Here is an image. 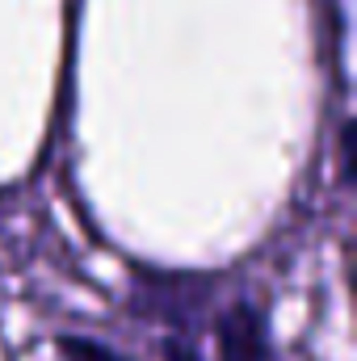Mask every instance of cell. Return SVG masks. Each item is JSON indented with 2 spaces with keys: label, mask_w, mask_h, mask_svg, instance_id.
<instances>
[{
  "label": "cell",
  "mask_w": 357,
  "mask_h": 361,
  "mask_svg": "<svg viewBox=\"0 0 357 361\" xmlns=\"http://www.w3.org/2000/svg\"><path fill=\"white\" fill-rule=\"evenodd\" d=\"M219 361H261V315L253 307H231L219 319Z\"/></svg>",
  "instance_id": "obj_1"
},
{
  "label": "cell",
  "mask_w": 357,
  "mask_h": 361,
  "mask_svg": "<svg viewBox=\"0 0 357 361\" xmlns=\"http://www.w3.org/2000/svg\"><path fill=\"white\" fill-rule=\"evenodd\" d=\"M63 353H68V361H118L114 353H105L101 345H85V341H68Z\"/></svg>",
  "instance_id": "obj_2"
}]
</instances>
